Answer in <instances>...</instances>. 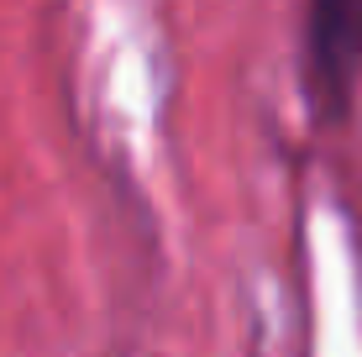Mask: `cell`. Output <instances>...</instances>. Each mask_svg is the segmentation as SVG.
I'll return each mask as SVG.
<instances>
[{
	"mask_svg": "<svg viewBox=\"0 0 362 357\" xmlns=\"http://www.w3.org/2000/svg\"><path fill=\"white\" fill-rule=\"evenodd\" d=\"M310 64L320 100L341 110L362 69V0H310Z\"/></svg>",
	"mask_w": 362,
	"mask_h": 357,
	"instance_id": "cell-1",
	"label": "cell"
}]
</instances>
